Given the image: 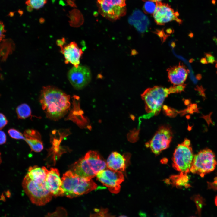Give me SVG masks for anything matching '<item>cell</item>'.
<instances>
[{"label": "cell", "mask_w": 217, "mask_h": 217, "mask_svg": "<svg viewBox=\"0 0 217 217\" xmlns=\"http://www.w3.org/2000/svg\"><path fill=\"white\" fill-rule=\"evenodd\" d=\"M129 21L134 24L135 26L138 28L145 29L149 24V21L147 17L140 10L136 9L134 10L130 17Z\"/></svg>", "instance_id": "d6986e66"}, {"label": "cell", "mask_w": 217, "mask_h": 217, "mask_svg": "<svg viewBox=\"0 0 217 217\" xmlns=\"http://www.w3.org/2000/svg\"><path fill=\"white\" fill-rule=\"evenodd\" d=\"M8 132L9 136L12 138L17 140H24V135L19 131L15 129H10L8 130Z\"/></svg>", "instance_id": "cb8c5ba5"}, {"label": "cell", "mask_w": 217, "mask_h": 217, "mask_svg": "<svg viewBox=\"0 0 217 217\" xmlns=\"http://www.w3.org/2000/svg\"><path fill=\"white\" fill-rule=\"evenodd\" d=\"M173 184L176 186L188 187L190 186L188 183L189 179L187 174L180 173L179 175L172 176L171 178Z\"/></svg>", "instance_id": "ffe728a7"}, {"label": "cell", "mask_w": 217, "mask_h": 217, "mask_svg": "<svg viewBox=\"0 0 217 217\" xmlns=\"http://www.w3.org/2000/svg\"><path fill=\"white\" fill-rule=\"evenodd\" d=\"M8 123V120L5 116L0 113V129L3 128Z\"/></svg>", "instance_id": "d4e9b609"}, {"label": "cell", "mask_w": 217, "mask_h": 217, "mask_svg": "<svg viewBox=\"0 0 217 217\" xmlns=\"http://www.w3.org/2000/svg\"><path fill=\"white\" fill-rule=\"evenodd\" d=\"M24 135V140L29 145L32 151L39 152L43 149L40 134L36 130L28 129L25 130Z\"/></svg>", "instance_id": "2e32d148"}, {"label": "cell", "mask_w": 217, "mask_h": 217, "mask_svg": "<svg viewBox=\"0 0 217 217\" xmlns=\"http://www.w3.org/2000/svg\"><path fill=\"white\" fill-rule=\"evenodd\" d=\"M173 137L171 128L168 125L162 126L158 128L152 139L146 145L156 155L168 148Z\"/></svg>", "instance_id": "9c48e42d"}, {"label": "cell", "mask_w": 217, "mask_h": 217, "mask_svg": "<svg viewBox=\"0 0 217 217\" xmlns=\"http://www.w3.org/2000/svg\"><path fill=\"white\" fill-rule=\"evenodd\" d=\"M215 205L217 206V196L215 197Z\"/></svg>", "instance_id": "d6a6232c"}, {"label": "cell", "mask_w": 217, "mask_h": 217, "mask_svg": "<svg viewBox=\"0 0 217 217\" xmlns=\"http://www.w3.org/2000/svg\"><path fill=\"white\" fill-rule=\"evenodd\" d=\"M59 46L63 54L66 64L70 63L74 66L77 67L80 63V58L83 52L77 44L73 42L68 44Z\"/></svg>", "instance_id": "5bb4252c"}, {"label": "cell", "mask_w": 217, "mask_h": 217, "mask_svg": "<svg viewBox=\"0 0 217 217\" xmlns=\"http://www.w3.org/2000/svg\"><path fill=\"white\" fill-rule=\"evenodd\" d=\"M68 80L76 89L80 90L86 87L90 82L92 77L89 68L86 66H74L68 71Z\"/></svg>", "instance_id": "8fae6325"}, {"label": "cell", "mask_w": 217, "mask_h": 217, "mask_svg": "<svg viewBox=\"0 0 217 217\" xmlns=\"http://www.w3.org/2000/svg\"><path fill=\"white\" fill-rule=\"evenodd\" d=\"M156 8L153 14V16L156 24L164 25L165 23L172 21H175L179 24L181 20L179 18V13L175 11L168 4L161 2H156Z\"/></svg>", "instance_id": "7c38bea8"}, {"label": "cell", "mask_w": 217, "mask_h": 217, "mask_svg": "<svg viewBox=\"0 0 217 217\" xmlns=\"http://www.w3.org/2000/svg\"><path fill=\"white\" fill-rule=\"evenodd\" d=\"M6 136L5 133L0 130V145L5 144L6 141Z\"/></svg>", "instance_id": "f1b7e54d"}, {"label": "cell", "mask_w": 217, "mask_h": 217, "mask_svg": "<svg viewBox=\"0 0 217 217\" xmlns=\"http://www.w3.org/2000/svg\"><path fill=\"white\" fill-rule=\"evenodd\" d=\"M45 182L48 189L52 196L56 197L64 196L62 187V181L57 169L52 168L48 170Z\"/></svg>", "instance_id": "4fadbf2b"}, {"label": "cell", "mask_w": 217, "mask_h": 217, "mask_svg": "<svg viewBox=\"0 0 217 217\" xmlns=\"http://www.w3.org/2000/svg\"><path fill=\"white\" fill-rule=\"evenodd\" d=\"M215 67H216V68H217V62L216 64Z\"/></svg>", "instance_id": "d590c367"}, {"label": "cell", "mask_w": 217, "mask_h": 217, "mask_svg": "<svg viewBox=\"0 0 217 217\" xmlns=\"http://www.w3.org/2000/svg\"><path fill=\"white\" fill-rule=\"evenodd\" d=\"M195 90L197 91L198 94L201 96L203 93H205L206 89L204 88L202 86H197Z\"/></svg>", "instance_id": "f546056e"}, {"label": "cell", "mask_w": 217, "mask_h": 217, "mask_svg": "<svg viewBox=\"0 0 217 217\" xmlns=\"http://www.w3.org/2000/svg\"><path fill=\"white\" fill-rule=\"evenodd\" d=\"M100 14L111 20L120 18L126 13V0H97Z\"/></svg>", "instance_id": "ba28073f"}, {"label": "cell", "mask_w": 217, "mask_h": 217, "mask_svg": "<svg viewBox=\"0 0 217 217\" xmlns=\"http://www.w3.org/2000/svg\"><path fill=\"white\" fill-rule=\"evenodd\" d=\"M156 8V4L151 1L146 2L143 6L144 12L148 14L153 13Z\"/></svg>", "instance_id": "603a6c76"}, {"label": "cell", "mask_w": 217, "mask_h": 217, "mask_svg": "<svg viewBox=\"0 0 217 217\" xmlns=\"http://www.w3.org/2000/svg\"><path fill=\"white\" fill-rule=\"evenodd\" d=\"M97 178L107 187L112 193L117 194L121 190V184L124 181V177L120 171L112 170L107 168L100 171L96 175Z\"/></svg>", "instance_id": "30bf717a"}, {"label": "cell", "mask_w": 217, "mask_h": 217, "mask_svg": "<svg viewBox=\"0 0 217 217\" xmlns=\"http://www.w3.org/2000/svg\"><path fill=\"white\" fill-rule=\"evenodd\" d=\"M48 171L45 167L41 168L36 165L30 167L27 175L33 181L42 184L45 182Z\"/></svg>", "instance_id": "ac0fdd59"}, {"label": "cell", "mask_w": 217, "mask_h": 217, "mask_svg": "<svg viewBox=\"0 0 217 217\" xmlns=\"http://www.w3.org/2000/svg\"><path fill=\"white\" fill-rule=\"evenodd\" d=\"M118 217H128L126 216H125V215H121V216H119Z\"/></svg>", "instance_id": "836d02e7"}, {"label": "cell", "mask_w": 217, "mask_h": 217, "mask_svg": "<svg viewBox=\"0 0 217 217\" xmlns=\"http://www.w3.org/2000/svg\"></svg>", "instance_id": "8d00e7d4"}, {"label": "cell", "mask_w": 217, "mask_h": 217, "mask_svg": "<svg viewBox=\"0 0 217 217\" xmlns=\"http://www.w3.org/2000/svg\"><path fill=\"white\" fill-rule=\"evenodd\" d=\"M143 0V1L145 2H147V1H151V2H160L161 0Z\"/></svg>", "instance_id": "1f68e13d"}, {"label": "cell", "mask_w": 217, "mask_h": 217, "mask_svg": "<svg viewBox=\"0 0 217 217\" xmlns=\"http://www.w3.org/2000/svg\"><path fill=\"white\" fill-rule=\"evenodd\" d=\"M169 81L173 86L184 84L189 73V70L182 64L170 67L167 70Z\"/></svg>", "instance_id": "9a60e30c"}, {"label": "cell", "mask_w": 217, "mask_h": 217, "mask_svg": "<svg viewBox=\"0 0 217 217\" xmlns=\"http://www.w3.org/2000/svg\"><path fill=\"white\" fill-rule=\"evenodd\" d=\"M0 155H1V153H0V164H1V162H2L1 159V157Z\"/></svg>", "instance_id": "e575fe53"}, {"label": "cell", "mask_w": 217, "mask_h": 217, "mask_svg": "<svg viewBox=\"0 0 217 217\" xmlns=\"http://www.w3.org/2000/svg\"><path fill=\"white\" fill-rule=\"evenodd\" d=\"M6 31L3 23L0 20V42L5 38Z\"/></svg>", "instance_id": "4316f807"}, {"label": "cell", "mask_w": 217, "mask_h": 217, "mask_svg": "<svg viewBox=\"0 0 217 217\" xmlns=\"http://www.w3.org/2000/svg\"><path fill=\"white\" fill-rule=\"evenodd\" d=\"M212 113V112H211L209 114L206 115L202 114V115L200 117V118H203L205 120L209 127L210 124L214 125L211 117Z\"/></svg>", "instance_id": "484cf974"}, {"label": "cell", "mask_w": 217, "mask_h": 217, "mask_svg": "<svg viewBox=\"0 0 217 217\" xmlns=\"http://www.w3.org/2000/svg\"><path fill=\"white\" fill-rule=\"evenodd\" d=\"M194 156L190 140L185 139L174 150L173 167L180 173L187 174L190 172Z\"/></svg>", "instance_id": "5b68a950"}, {"label": "cell", "mask_w": 217, "mask_h": 217, "mask_svg": "<svg viewBox=\"0 0 217 217\" xmlns=\"http://www.w3.org/2000/svg\"><path fill=\"white\" fill-rule=\"evenodd\" d=\"M67 5L71 7H76L75 4L73 0H66Z\"/></svg>", "instance_id": "4dcf8cb0"}, {"label": "cell", "mask_w": 217, "mask_h": 217, "mask_svg": "<svg viewBox=\"0 0 217 217\" xmlns=\"http://www.w3.org/2000/svg\"><path fill=\"white\" fill-rule=\"evenodd\" d=\"M61 180L64 195L69 198L87 194L97 187V185L92 179L80 176L70 170L63 175Z\"/></svg>", "instance_id": "3957f363"}, {"label": "cell", "mask_w": 217, "mask_h": 217, "mask_svg": "<svg viewBox=\"0 0 217 217\" xmlns=\"http://www.w3.org/2000/svg\"><path fill=\"white\" fill-rule=\"evenodd\" d=\"M217 164L214 153L209 149H205L194 155L190 172L203 177L213 171Z\"/></svg>", "instance_id": "52a82bcc"}, {"label": "cell", "mask_w": 217, "mask_h": 217, "mask_svg": "<svg viewBox=\"0 0 217 217\" xmlns=\"http://www.w3.org/2000/svg\"><path fill=\"white\" fill-rule=\"evenodd\" d=\"M23 188L32 203L38 206L45 205L51 200L52 195L48 189L46 182L37 183L26 175L22 183Z\"/></svg>", "instance_id": "8992f818"}, {"label": "cell", "mask_w": 217, "mask_h": 217, "mask_svg": "<svg viewBox=\"0 0 217 217\" xmlns=\"http://www.w3.org/2000/svg\"><path fill=\"white\" fill-rule=\"evenodd\" d=\"M179 92V87L175 86L168 88L156 86L147 89L141 95L146 112L149 113L150 115H157L161 110L165 99L168 95L170 93Z\"/></svg>", "instance_id": "277c9868"}, {"label": "cell", "mask_w": 217, "mask_h": 217, "mask_svg": "<svg viewBox=\"0 0 217 217\" xmlns=\"http://www.w3.org/2000/svg\"><path fill=\"white\" fill-rule=\"evenodd\" d=\"M107 168L106 162L94 151L87 152L71 166V171L83 178L91 179L100 171Z\"/></svg>", "instance_id": "7a4b0ae2"}, {"label": "cell", "mask_w": 217, "mask_h": 217, "mask_svg": "<svg viewBox=\"0 0 217 217\" xmlns=\"http://www.w3.org/2000/svg\"><path fill=\"white\" fill-rule=\"evenodd\" d=\"M47 0H27L25 4L27 7L38 10L44 6Z\"/></svg>", "instance_id": "7402d4cb"}, {"label": "cell", "mask_w": 217, "mask_h": 217, "mask_svg": "<svg viewBox=\"0 0 217 217\" xmlns=\"http://www.w3.org/2000/svg\"><path fill=\"white\" fill-rule=\"evenodd\" d=\"M207 64H213L215 61L214 57L210 53H206L205 54V57L204 58Z\"/></svg>", "instance_id": "83f0119b"}, {"label": "cell", "mask_w": 217, "mask_h": 217, "mask_svg": "<svg viewBox=\"0 0 217 217\" xmlns=\"http://www.w3.org/2000/svg\"><path fill=\"white\" fill-rule=\"evenodd\" d=\"M16 112L18 118L20 119H25L32 116L30 107L26 103L18 106L16 109Z\"/></svg>", "instance_id": "44dd1931"}, {"label": "cell", "mask_w": 217, "mask_h": 217, "mask_svg": "<svg viewBox=\"0 0 217 217\" xmlns=\"http://www.w3.org/2000/svg\"><path fill=\"white\" fill-rule=\"evenodd\" d=\"M106 164L110 169L120 171H124L126 167L125 157L116 152H112L108 157Z\"/></svg>", "instance_id": "e0dca14e"}, {"label": "cell", "mask_w": 217, "mask_h": 217, "mask_svg": "<svg viewBox=\"0 0 217 217\" xmlns=\"http://www.w3.org/2000/svg\"><path fill=\"white\" fill-rule=\"evenodd\" d=\"M39 101L46 117L55 121L63 117L70 106V96L52 86L43 87Z\"/></svg>", "instance_id": "6da1fadb"}]
</instances>
